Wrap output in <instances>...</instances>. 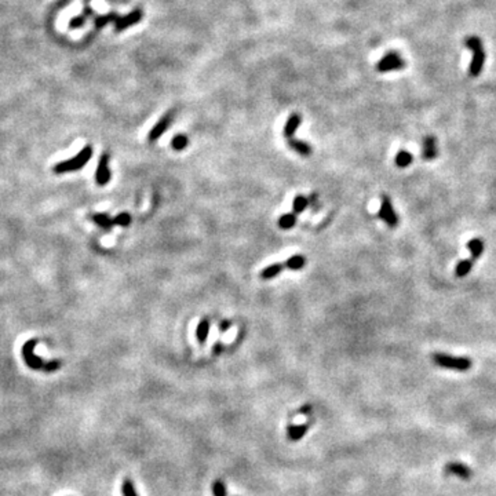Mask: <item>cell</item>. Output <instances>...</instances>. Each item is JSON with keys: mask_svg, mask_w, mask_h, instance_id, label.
<instances>
[{"mask_svg": "<svg viewBox=\"0 0 496 496\" xmlns=\"http://www.w3.org/2000/svg\"><path fill=\"white\" fill-rule=\"evenodd\" d=\"M404 66V61L400 58L397 54H387L384 56L379 63H378V70L379 72H390V70L401 69Z\"/></svg>", "mask_w": 496, "mask_h": 496, "instance_id": "cell-6", "label": "cell"}, {"mask_svg": "<svg viewBox=\"0 0 496 496\" xmlns=\"http://www.w3.org/2000/svg\"><path fill=\"white\" fill-rule=\"evenodd\" d=\"M121 492H123V496H138L137 495V491L134 488V484L130 480H124L123 481Z\"/></svg>", "mask_w": 496, "mask_h": 496, "instance_id": "cell-24", "label": "cell"}, {"mask_svg": "<svg viewBox=\"0 0 496 496\" xmlns=\"http://www.w3.org/2000/svg\"><path fill=\"white\" fill-rule=\"evenodd\" d=\"M111 170H109V154L104 153L98 161L97 173H95V181L99 186H105L111 181Z\"/></svg>", "mask_w": 496, "mask_h": 496, "instance_id": "cell-5", "label": "cell"}, {"mask_svg": "<svg viewBox=\"0 0 496 496\" xmlns=\"http://www.w3.org/2000/svg\"><path fill=\"white\" fill-rule=\"evenodd\" d=\"M91 156H92V147H83L73 159L58 163L56 167H54V173H57V174H65V173L80 170V168H83V166L87 161L90 160Z\"/></svg>", "mask_w": 496, "mask_h": 496, "instance_id": "cell-3", "label": "cell"}, {"mask_svg": "<svg viewBox=\"0 0 496 496\" xmlns=\"http://www.w3.org/2000/svg\"><path fill=\"white\" fill-rule=\"evenodd\" d=\"M286 267L291 269V270H299L305 266V258L302 255H293L291 258L287 259L286 262Z\"/></svg>", "mask_w": 496, "mask_h": 496, "instance_id": "cell-20", "label": "cell"}, {"mask_svg": "<svg viewBox=\"0 0 496 496\" xmlns=\"http://www.w3.org/2000/svg\"><path fill=\"white\" fill-rule=\"evenodd\" d=\"M188 144H189L188 138H186L185 135H182V134L174 137L173 141H171V146H173L174 150H183L185 147L188 146Z\"/></svg>", "mask_w": 496, "mask_h": 496, "instance_id": "cell-23", "label": "cell"}, {"mask_svg": "<svg viewBox=\"0 0 496 496\" xmlns=\"http://www.w3.org/2000/svg\"><path fill=\"white\" fill-rule=\"evenodd\" d=\"M445 470H447L448 473L458 475V477L465 478V480H467V478L471 477V470H470L466 465L459 463V462H451V463H448L447 466H445Z\"/></svg>", "mask_w": 496, "mask_h": 496, "instance_id": "cell-10", "label": "cell"}, {"mask_svg": "<svg viewBox=\"0 0 496 496\" xmlns=\"http://www.w3.org/2000/svg\"><path fill=\"white\" fill-rule=\"evenodd\" d=\"M141 18H142V13H141L140 10H134L133 13H130L126 17L119 18L116 21V30H123V29L128 28L131 25H135V24H138L141 21Z\"/></svg>", "mask_w": 496, "mask_h": 496, "instance_id": "cell-9", "label": "cell"}, {"mask_svg": "<svg viewBox=\"0 0 496 496\" xmlns=\"http://www.w3.org/2000/svg\"><path fill=\"white\" fill-rule=\"evenodd\" d=\"M473 266H474V259L473 258L459 261L456 267H455V274L458 277H465V276H467L468 273L471 272Z\"/></svg>", "mask_w": 496, "mask_h": 496, "instance_id": "cell-13", "label": "cell"}, {"mask_svg": "<svg viewBox=\"0 0 496 496\" xmlns=\"http://www.w3.org/2000/svg\"><path fill=\"white\" fill-rule=\"evenodd\" d=\"M467 250L471 254V258L475 261L482 255V252L485 250V244H484L481 238H471V240H468Z\"/></svg>", "mask_w": 496, "mask_h": 496, "instance_id": "cell-12", "label": "cell"}, {"mask_svg": "<svg viewBox=\"0 0 496 496\" xmlns=\"http://www.w3.org/2000/svg\"><path fill=\"white\" fill-rule=\"evenodd\" d=\"M295 224H296V217H295V214H286V215H283V217L279 219V228L280 229H284V231L293 228Z\"/></svg>", "mask_w": 496, "mask_h": 496, "instance_id": "cell-22", "label": "cell"}, {"mask_svg": "<svg viewBox=\"0 0 496 496\" xmlns=\"http://www.w3.org/2000/svg\"><path fill=\"white\" fill-rule=\"evenodd\" d=\"M92 221H94L99 228H102V229L106 232H109L113 226H115L113 219H111L106 214H95V215L92 217Z\"/></svg>", "mask_w": 496, "mask_h": 496, "instance_id": "cell-17", "label": "cell"}, {"mask_svg": "<svg viewBox=\"0 0 496 496\" xmlns=\"http://www.w3.org/2000/svg\"><path fill=\"white\" fill-rule=\"evenodd\" d=\"M438 154L437 141L433 137H426L422 142V159L426 161L434 160Z\"/></svg>", "mask_w": 496, "mask_h": 496, "instance_id": "cell-8", "label": "cell"}, {"mask_svg": "<svg viewBox=\"0 0 496 496\" xmlns=\"http://www.w3.org/2000/svg\"><path fill=\"white\" fill-rule=\"evenodd\" d=\"M302 117L301 115L298 113H292L288 119H287L286 126H284V137L287 138H291L293 135V133L298 130V127L301 126Z\"/></svg>", "mask_w": 496, "mask_h": 496, "instance_id": "cell-11", "label": "cell"}, {"mask_svg": "<svg viewBox=\"0 0 496 496\" xmlns=\"http://www.w3.org/2000/svg\"><path fill=\"white\" fill-rule=\"evenodd\" d=\"M113 222H115V225H119V226H128L131 224V217L127 212H121L113 219Z\"/></svg>", "mask_w": 496, "mask_h": 496, "instance_id": "cell-25", "label": "cell"}, {"mask_svg": "<svg viewBox=\"0 0 496 496\" xmlns=\"http://www.w3.org/2000/svg\"><path fill=\"white\" fill-rule=\"evenodd\" d=\"M171 121H173V113H168V115H166V116H163V117L160 119V121H159V123H157V124H156V126H154L153 128L150 130L147 140L150 141V142L159 140L161 135L167 131L168 127H170V124H171Z\"/></svg>", "mask_w": 496, "mask_h": 496, "instance_id": "cell-7", "label": "cell"}, {"mask_svg": "<svg viewBox=\"0 0 496 496\" xmlns=\"http://www.w3.org/2000/svg\"><path fill=\"white\" fill-rule=\"evenodd\" d=\"M288 145H290V147L293 149L295 152H298V153L302 154V156H305V157H308V156L312 154V147H310V145L306 144V142H303V141L290 140L288 141Z\"/></svg>", "mask_w": 496, "mask_h": 496, "instance_id": "cell-15", "label": "cell"}, {"mask_svg": "<svg viewBox=\"0 0 496 496\" xmlns=\"http://www.w3.org/2000/svg\"><path fill=\"white\" fill-rule=\"evenodd\" d=\"M308 204H309V200L305 197V196H296L295 199H293V203H292V210H293V212L295 214H302L303 211L306 210V207H308Z\"/></svg>", "mask_w": 496, "mask_h": 496, "instance_id": "cell-21", "label": "cell"}, {"mask_svg": "<svg viewBox=\"0 0 496 496\" xmlns=\"http://www.w3.org/2000/svg\"><path fill=\"white\" fill-rule=\"evenodd\" d=\"M432 360L434 361L436 365L438 367H442V368H447V370H454V371H468L471 368V360L467 358V357H454V356H448L445 353H433L432 356Z\"/></svg>", "mask_w": 496, "mask_h": 496, "instance_id": "cell-2", "label": "cell"}, {"mask_svg": "<svg viewBox=\"0 0 496 496\" xmlns=\"http://www.w3.org/2000/svg\"><path fill=\"white\" fill-rule=\"evenodd\" d=\"M308 432V426L306 425H301V426H290L288 427V437L292 441L301 440L302 437Z\"/></svg>", "mask_w": 496, "mask_h": 496, "instance_id": "cell-18", "label": "cell"}, {"mask_svg": "<svg viewBox=\"0 0 496 496\" xmlns=\"http://www.w3.org/2000/svg\"><path fill=\"white\" fill-rule=\"evenodd\" d=\"M208 334H210V321L208 320H202V321L199 322L197 328H196V336H197L199 342H205L207 338H208Z\"/></svg>", "mask_w": 496, "mask_h": 496, "instance_id": "cell-16", "label": "cell"}, {"mask_svg": "<svg viewBox=\"0 0 496 496\" xmlns=\"http://www.w3.org/2000/svg\"><path fill=\"white\" fill-rule=\"evenodd\" d=\"M229 327H231V322L228 321V320H225V321H222L219 324V331H221V332H225V331H228Z\"/></svg>", "mask_w": 496, "mask_h": 496, "instance_id": "cell-27", "label": "cell"}, {"mask_svg": "<svg viewBox=\"0 0 496 496\" xmlns=\"http://www.w3.org/2000/svg\"><path fill=\"white\" fill-rule=\"evenodd\" d=\"M37 339H29L28 342L22 346V358L29 368L35 371H44V372H53L59 370L61 361H44L43 358L35 354V348L37 345Z\"/></svg>", "mask_w": 496, "mask_h": 496, "instance_id": "cell-1", "label": "cell"}, {"mask_svg": "<svg viewBox=\"0 0 496 496\" xmlns=\"http://www.w3.org/2000/svg\"><path fill=\"white\" fill-rule=\"evenodd\" d=\"M212 492H214V496H226V488H225L224 482H215L214 487H212Z\"/></svg>", "mask_w": 496, "mask_h": 496, "instance_id": "cell-26", "label": "cell"}, {"mask_svg": "<svg viewBox=\"0 0 496 496\" xmlns=\"http://www.w3.org/2000/svg\"><path fill=\"white\" fill-rule=\"evenodd\" d=\"M412 161H413L412 153L408 152V150H404V149L399 150L397 154H396V157H394V163H396V166L400 168L408 167Z\"/></svg>", "mask_w": 496, "mask_h": 496, "instance_id": "cell-14", "label": "cell"}, {"mask_svg": "<svg viewBox=\"0 0 496 496\" xmlns=\"http://www.w3.org/2000/svg\"><path fill=\"white\" fill-rule=\"evenodd\" d=\"M283 266L284 265H281V263H273V265L267 266V267H265V269L262 270V273H261V277H262V279H265V280H269V279H273V277H276V276H277V274H279V273L283 270Z\"/></svg>", "mask_w": 496, "mask_h": 496, "instance_id": "cell-19", "label": "cell"}, {"mask_svg": "<svg viewBox=\"0 0 496 496\" xmlns=\"http://www.w3.org/2000/svg\"><path fill=\"white\" fill-rule=\"evenodd\" d=\"M378 217L380 218L384 224L387 225L389 228H391V229L399 226V215L396 214V211L393 208V204H391L389 196H382L380 208H379V212H378Z\"/></svg>", "mask_w": 496, "mask_h": 496, "instance_id": "cell-4", "label": "cell"}]
</instances>
